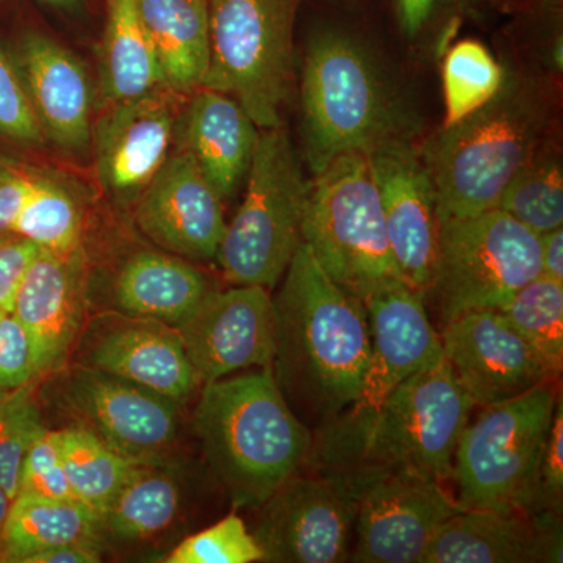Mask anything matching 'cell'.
Here are the masks:
<instances>
[{
  "label": "cell",
  "instance_id": "1",
  "mask_svg": "<svg viewBox=\"0 0 563 563\" xmlns=\"http://www.w3.org/2000/svg\"><path fill=\"white\" fill-rule=\"evenodd\" d=\"M473 407L443 354L380 406L347 409L320 426L306 463L342 488L390 474L443 484Z\"/></svg>",
  "mask_w": 563,
  "mask_h": 563
},
{
  "label": "cell",
  "instance_id": "2",
  "mask_svg": "<svg viewBox=\"0 0 563 563\" xmlns=\"http://www.w3.org/2000/svg\"><path fill=\"white\" fill-rule=\"evenodd\" d=\"M273 303L274 377L296 417L318 429L361 398L372 357L365 303L322 272L306 243Z\"/></svg>",
  "mask_w": 563,
  "mask_h": 563
},
{
  "label": "cell",
  "instance_id": "3",
  "mask_svg": "<svg viewBox=\"0 0 563 563\" xmlns=\"http://www.w3.org/2000/svg\"><path fill=\"white\" fill-rule=\"evenodd\" d=\"M301 110L303 158L313 176L344 154L415 141L421 131L379 55L340 29H320L307 43Z\"/></svg>",
  "mask_w": 563,
  "mask_h": 563
},
{
  "label": "cell",
  "instance_id": "4",
  "mask_svg": "<svg viewBox=\"0 0 563 563\" xmlns=\"http://www.w3.org/2000/svg\"><path fill=\"white\" fill-rule=\"evenodd\" d=\"M550 95L531 74L507 68L492 101L421 147L437 192V218L498 209L507 185L553 135Z\"/></svg>",
  "mask_w": 563,
  "mask_h": 563
},
{
  "label": "cell",
  "instance_id": "5",
  "mask_svg": "<svg viewBox=\"0 0 563 563\" xmlns=\"http://www.w3.org/2000/svg\"><path fill=\"white\" fill-rule=\"evenodd\" d=\"M195 431L236 507H261L306 463L312 432L282 395L273 368L206 384Z\"/></svg>",
  "mask_w": 563,
  "mask_h": 563
},
{
  "label": "cell",
  "instance_id": "6",
  "mask_svg": "<svg viewBox=\"0 0 563 563\" xmlns=\"http://www.w3.org/2000/svg\"><path fill=\"white\" fill-rule=\"evenodd\" d=\"M302 243L322 272L362 302L406 284L393 258L368 158L361 152L335 158L309 181Z\"/></svg>",
  "mask_w": 563,
  "mask_h": 563
},
{
  "label": "cell",
  "instance_id": "7",
  "mask_svg": "<svg viewBox=\"0 0 563 563\" xmlns=\"http://www.w3.org/2000/svg\"><path fill=\"white\" fill-rule=\"evenodd\" d=\"M246 196L225 229L217 261L233 285L276 287L302 244L309 181L282 125L261 129Z\"/></svg>",
  "mask_w": 563,
  "mask_h": 563
},
{
  "label": "cell",
  "instance_id": "8",
  "mask_svg": "<svg viewBox=\"0 0 563 563\" xmlns=\"http://www.w3.org/2000/svg\"><path fill=\"white\" fill-rule=\"evenodd\" d=\"M301 0H209L210 63L202 87L235 99L258 129L282 125L292 87Z\"/></svg>",
  "mask_w": 563,
  "mask_h": 563
},
{
  "label": "cell",
  "instance_id": "9",
  "mask_svg": "<svg viewBox=\"0 0 563 563\" xmlns=\"http://www.w3.org/2000/svg\"><path fill=\"white\" fill-rule=\"evenodd\" d=\"M555 380L525 395L485 407L466 424L454 454L459 506L476 509H533L540 465L558 404Z\"/></svg>",
  "mask_w": 563,
  "mask_h": 563
},
{
  "label": "cell",
  "instance_id": "10",
  "mask_svg": "<svg viewBox=\"0 0 563 563\" xmlns=\"http://www.w3.org/2000/svg\"><path fill=\"white\" fill-rule=\"evenodd\" d=\"M540 274L539 233L506 211L442 218L424 302H432L443 328L470 310L498 309Z\"/></svg>",
  "mask_w": 563,
  "mask_h": 563
},
{
  "label": "cell",
  "instance_id": "11",
  "mask_svg": "<svg viewBox=\"0 0 563 563\" xmlns=\"http://www.w3.org/2000/svg\"><path fill=\"white\" fill-rule=\"evenodd\" d=\"M343 490L357 506L351 562L421 563L442 526L463 510L443 484L401 474Z\"/></svg>",
  "mask_w": 563,
  "mask_h": 563
},
{
  "label": "cell",
  "instance_id": "12",
  "mask_svg": "<svg viewBox=\"0 0 563 563\" xmlns=\"http://www.w3.org/2000/svg\"><path fill=\"white\" fill-rule=\"evenodd\" d=\"M254 537L262 562L350 561L355 506L350 493L328 477L295 474L262 504Z\"/></svg>",
  "mask_w": 563,
  "mask_h": 563
},
{
  "label": "cell",
  "instance_id": "13",
  "mask_svg": "<svg viewBox=\"0 0 563 563\" xmlns=\"http://www.w3.org/2000/svg\"><path fill=\"white\" fill-rule=\"evenodd\" d=\"M70 409L103 443L141 463H166L179 432V406L131 380L79 365L65 388Z\"/></svg>",
  "mask_w": 563,
  "mask_h": 563
},
{
  "label": "cell",
  "instance_id": "14",
  "mask_svg": "<svg viewBox=\"0 0 563 563\" xmlns=\"http://www.w3.org/2000/svg\"><path fill=\"white\" fill-rule=\"evenodd\" d=\"M440 339L463 390L484 409L558 377L536 347L493 309L459 314L443 325Z\"/></svg>",
  "mask_w": 563,
  "mask_h": 563
},
{
  "label": "cell",
  "instance_id": "15",
  "mask_svg": "<svg viewBox=\"0 0 563 563\" xmlns=\"http://www.w3.org/2000/svg\"><path fill=\"white\" fill-rule=\"evenodd\" d=\"M177 331L201 383H214L242 369L273 366L274 303L268 288L261 285L211 291Z\"/></svg>",
  "mask_w": 563,
  "mask_h": 563
},
{
  "label": "cell",
  "instance_id": "16",
  "mask_svg": "<svg viewBox=\"0 0 563 563\" xmlns=\"http://www.w3.org/2000/svg\"><path fill=\"white\" fill-rule=\"evenodd\" d=\"M383 203L388 242L402 280L424 296L437 252V192L415 141H398L366 154Z\"/></svg>",
  "mask_w": 563,
  "mask_h": 563
},
{
  "label": "cell",
  "instance_id": "17",
  "mask_svg": "<svg viewBox=\"0 0 563 563\" xmlns=\"http://www.w3.org/2000/svg\"><path fill=\"white\" fill-rule=\"evenodd\" d=\"M140 231L177 257L217 258L228 222L222 199L187 150L169 155L136 199Z\"/></svg>",
  "mask_w": 563,
  "mask_h": 563
},
{
  "label": "cell",
  "instance_id": "18",
  "mask_svg": "<svg viewBox=\"0 0 563 563\" xmlns=\"http://www.w3.org/2000/svg\"><path fill=\"white\" fill-rule=\"evenodd\" d=\"M81 363L184 404L201 384L179 331L163 322L102 314L81 340Z\"/></svg>",
  "mask_w": 563,
  "mask_h": 563
},
{
  "label": "cell",
  "instance_id": "19",
  "mask_svg": "<svg viewBox=\"0 0 563 563\" xmlns=\"http://www.w3.org/2000/svg\"><path fill=\"white\" fill-rule=\"evenodd\" d=\"M166 88L109 106L92 122L96 169L103 190L120 201L139 199L169 157L174 109Z\"/></svg>",
  "mask_w": 563,
  "mask_h": 563
},
{
  "label": "cell",
  "instance_id": "20",
  "mask_svg": "<svg viewBox=\"0 0 563 563\" xmlns=\"http://www.w3.org/2000/svg\"><path fill=\"white\" fill-rule=\"evenodd\" d=\"M561 515L544 510L476 509L451 517L421 563L562 562Z\"/></svg>",
  "mask_w": 563,
  "mask_h": 563
},
{
  "label": "cell",
  "instance_id": "21",
  "mask_svg": "<svg viewBox=\"0 0 563 563\" xmlns=\"http://www.w3.org/2000/svg\"><path fill=\"white\" fill-rule=\"evenodd\" d=\"M11 313L31 335L38 376L63 368L84 328V247L69 254L40 250Z\"/></svg>",
  "mask_w": 563,
  "mask_h": 563
},
{
  "label": "cell",
  "instance_id": "22",
  "mask_svg": "<svg viewBox=\"0 0 563 563\" xmlns=\"http://www.w3.org/2000/svg\"><path fill=\"white\" fill-rule=\"evenodd\" d=\"M372 357L361 398L350 409H374L404 380L443 357L424 296L396 284L366 299Z\"/></svg>",
  "mask_w": 563,
  "mask_h": 563
},
{
  "label": "cell",
  "instance_id": "23",
  "mask_svg": "<svg viewBox=\"0 0 563 563\" xmlns=\"http://www.w3.org/2000/svg\"><path fill=\"white\" fill-rule=\"evenodd\" d=\"M16 66L44 136L63 151L87 150L95 91L84 62L57 40L29 32L22 36Z\"/></svg>",
  "mask_w": 563,
  "mask_h": 563
},
{
  "label": "cell",
  "instance_id": "24",
  "mask_svg": "<svg viewBox=\"0 0 563 563\" xmlns=\"http://www.w3.org/2000/svg\"><path fill=\"white\" fill-rule=\"evenodd\" d=\"M185 150L222 201L232 198L250 173L261 129L235 99L199 88L185 114Z\"/></svg>",
  "mask_w": 563,
  "mask_h": 563
},
{
  "label": "cell",
  "instance_id": "25",
  "mask_svg": "<svg viewBox=\"0 0 563 563\" xmlns=\"http://www.w3.org/2000/svg\"><path fill=\"white\" fill-rule=\"evenodd\" d=\"M213 291L209 277L184 258L140 251L114 279V302L121 313L179 329Z\"/></svg>",
  "mask_w": 563,
  "mask_h": 563
},
{
  "label": "cell",
  "instance_id": "26",
  "mask_svg": "<svg viewBox=\"0 0 563 563\" xmlns=\"http://www.w3.org/2000/svg\"><path fill=\"white\" fill-rule=\"evenodd\" d=\"M136 5L157 52L166 90L198 91L210 63L209 0H136Z\"/></svg>",
  "mask_w": 563,
  "mask_h": 563
},
{
  "label": "cell",
  "instance_id": "27",
  "mask_svg": "<svg viewBox=\"0 0 563 563\" xmlns=\"http://www.w3.org/2000/svg\"><path fill=\"white\" fill-rule=\"evenodd\" d=\"M99 51V91L107 106L165 88L161 62L136 0H106Z\"/></svg>",
  "mask_w": 563,
  "mask_h": 563
},
{
  "label": "cell",
  "instance_id": "28",
  "mask_svg": "<svg viewBox=\"0 0 563 563\" xmlns=\"http://www.w3.org/2000/svg\"><path fill=\"white\" fill-rule=\"evenodd\" d=\"M101 531V517L85 504L16 495L3 525L0 562L22 563L58 544H98Z\"/></svg>",
  "mask_w": 563,
  "mask_h": 563
},
{
  "label": "cell",
  "instance_id": "29",
  "mask_svg": "<svg viewBox=\"0 0 563 563\" xmlns=\"http://www.w3.org/2000/svg\"><path fill=\"white\" fill-rule=\"evenodd\" d=\"M181 490L168 463H141L101 515L102 529L122 540L157 536L176 521Z\"/></svg>",
  "mask_w": 563,
  "mask_h": 563
},
{
  "label": "cell",
  "instance_id": "30",
  "mask_svg": "<svg viewBox=\"0 0 563 563\" xmlns=\"http://www.w3.org/2000/svg\"><path fill=\"white\" fill-rule=\"evenodd\" d=\"M57 435L74 495L101 517L141 462L117 453L87 426L66 428Z\"/></svg>",
  "mask_w": 563,
  "mask_h": 563
},
{
  "label": "cell",
  "instance_id": "31",
  "mask_svg": "<svg viewBox=\"0 0 563 563\" xmlns=\"http://www.w3.org/2000/svg\"><path fill=\"white\" fill-rule=\"evenodd\" d=\"M498 209L539 235L562 228V151L554 133L507 185Z\"/></svg>",
  "mask_w": 563,
  "mask_h": 563
},
{
  "label": "cell",
  "instance_id": "32",
  "mask_svg": "<svg viewBox=\"0 0 563 563\" xmlns=\"http://www.w3.org/2000/svg\"><path fill=\"white\" fill-rule=\"evenodd\" d=\"M81 224L80 203L74 192L54 176L32 173L31 187L11 232L40 250L69 254L81 246Z\"/></svg>",
  "mask_w": 563,
  "mask_h": 563
},
{
  "label": "cell",
  "instance_id": "33",
  "mask_svg": "<svg viewBox=\"0 0 563 563\" xmlns=\"http://www.w3.org/2000/svg\"><path fill=\"white\" fill-rule=\"evenodd\" d=\"M506 79V66L483 43L463 40L443 58L444 121L457 124L495 98Z\"/></svg>",
  "mask_w": 563,
  "mask_h": 563
},
{
  "label": "cell",
  "instance_id": "34",
  "mask_svg": "<svg viewBox=\"0 0 563 563\" xmlns=\"http://www.w3.org/2000/svg\"><path fill=\"white\" fill-rule=\"evenodd\" d=\"M542 355L554 376L563 366V284L537 276L496 309Z\"/></svg>",
  "mask_w": 563,
  "mask_h": 563
},
{
  "label": "cell",
  "instance_id": "35",
  "mask_svg": "<svg viewBox=\"0 0 563 563\" xmlns=\"http://www.w3.org/2000/svg\"><path fill=\"white\" fill-rule=\"evenodd\" d=\"M46 431L32 383L0 396V487L11 499L18 495L22 459Z\"/></svg>",
  "mask_w": 563,
  "mask_h": 563
},
{
  "label": "cell",
  "instance_id": "36",
  "mask_svg": "<svg viewBox=\"0 0 563 563\" xmlns=\"http://www.w3.org/2000/svg\"><path fill=\"white\" fill-rule=\"evenodd\" d=\"M263 561L262 548L239 515L188 537L166 558L168 563H251Z\"/></svg>",
  "mask_w": 563,
  "mask_h": 563
},
{
  "label": "cell",
  "instance_id": "37",
  "mask_svg": "<svg viewBox=\"0 0 563 563\" xmlns=\"http://www.w3.org/2000/svg\"><path fill=\"white\" fill-rule=\"evenodd\" d=\"M18 495L40 498L79 501L70 488L65 463H63L57 431L47 429L29 448L21 463ZM80 503V501H79Z\"/></svg>",
  "mask_w": 563,
  "mask_h": 563
},
{
  "label": "cell",
  "instance_id": "38",
  "mask_svg": "<svg viewBox=\"0 0 563 563\" xmlns=\"http://www.w3.org/2000/svg\"><path fill=\"white\" fill-rule=\"evenodd\" d=\"M0 135L24 144H43V129L20 69L0 47Z\"/></svg>",
  "mask_w": 563,
  "mask_h": 563
},
{
  "label": "cell",
  "instance_id": "39",
  "mask_svg": "<svg viewBox=\"0 0 563 563\" xmlns=\"http://www.w3.org/2000/svg\"><path fill=\"white\" fill-rule=\"evenodd\" d=\"M35 377L31 335L13 313L0 312V388L16 390Z\"/></svg>",
  "mask_w": 563,
  "mask_h": 563
},
{
  "label": "cell",
  "instance_id": "40",
  "mask_svg": "<svg viewBox=\"0 0 563 563\" xmlns=\"http://www.w3.org/2000/svg\"><path fill=\"white\" fill-rule=\"evenodd\" d=\"M563 499V402L559 396L558 404L548 432L539 483H537V510L562 514Z\"/></svg>",
  "mask_w": 563,
  "mask_h": 563
},
{
  "label": "cell",
  "instance_id": "41",
  "mask_svg": "<svg viewBox=\"0 0 563 563\" xmlns=\"http://www.w3.org/2000/svg\"><path fill=\"white\" fill-rule=\"evenodd\" d=\"M38 252L35 243L16 233L0 236V312H13L21 282Z\"/></svg>",
  "mask_w": 563,
  "mask_h": 563
},
{
  "label": "cell",
  "instance_id": "42",
  "mask_svg": "<svg viewBox=\"0 0 563 563\" xmlns=\"http://www.w3.org/2000/svg\"><path fill=\"white\" fill-rule=\"evenodd\" d=\"M32 172L0 163V236L11 233L29 187Z\"/></svg>",
  "mask_w": 563,
  "mask_h": 563
},
{
  "label": "cell",
  "instance_id": "43",
  "mask_svg": "<svg viewBox=\"0 0 563 563\" xmlns=\"http://www.w3.org/2000/svg\"><path fill=\"white\" fill-rule=\"evenodd\" d=\"M439 0H393L396 21L404 38L417 40L431 24Z\"/></svg>",
  "mask_w": 563,
  "mask_h": 563
},
{
  "label": "cell",
  "instance_id": "44",
  "mask_svg": "<svg viewBox=\"0 0 563 563\" xmlns=\"http://www.w3.org/2000/svg\"><path fill=\"white\" fill-rule=\"evenodd\" d=\"M101 551L95 543H69L46 548L29 555L22 563H98Z\"/></svg>",
  "mask_w": 563,
  "mask_h": 563
},
{
  "label": "cell",
  "instance_id": "45",
  "mask_svg": "<svg viewBox=\"0 0 563 563\" xmlns=\"http://www.w3.org/2000/svg\"><path fill=\"white\" fill-rule=\"evenodd\" d=\"M540 255L542 274L559 284H563V229L540 235Z\"/></svg>",
  "mask_w": 563,
  "mask_h": 563
},
{
  "label": "cell",
  "instance_id": "46",
  "mask_svg": "<svg viewBox=\"0 0 563 563\" xmlns=\"http://www.w3.org/2000/svg\"><path fill=\"white\" fill-rule=\"evenodd\" d=\"M51 9L65 11V13H77L84 5V0H40Z\"/></svg>",
  "mask_w": 563,
  "mask_h": 563
},
{
  "label": "cell",
  "instance_id": "47",
  "mask_svg": "<svg viewBox=\"0 0 563 563\" xmlns=\"http://www.w3.org/2000/svg\"><path fill=\"white\" fill-rule=\"evenodd\" d=\"M13 499L7 495V492L0 487V550H2V531L3 525H5L7 514H9L10 504Z\"/></svg>",
  "mask_w": 563,
  "mask_h": 563
},
{
  "label": "cell",
  "instance_id": "48",
  "mask_svg": "<svg viewBox=\"0 0 563 563\" xmlns=\"http://www.w3.org/2000/svg\"><path fill=\"white\" fill-rule=\"evenodd\" d=\"M465 2H468V3H477V2H481V0H465Z\"/></svg>",
  "mask_w": 563,
  "mask_h": 563
},
{
  "label": "cell",
  "instance_id": "49",
  "mask_svg": "<svg viewBox=\"0 0 563 563\" xmlns=\"http://www.w3.org/2000/svg\"><path fill=\"white\" fill-rule=\"evenodd\" d=\"M551 2H554V3H561L562 0H551Z\"/></svg>",
  "mask_w": 563,
  "mask_h": 563
},
{
  "label": "cell",
  "instance_id": "50",
  "mask_svg": "<svg viewBox=\"0 0 563 563\" xmlns=\"http://www.w3.org/2000/svg\"><path fill=\"white\" fill-rule=\"evenodd\" d=\"M3 393H7V391H3L2 388H0V396H2Z\"/></svg>",
  "mask_w": 563,
  "mask_h": 563
},
{
  "label": "cell",
  "instance_id": "51",
  "mask_svg": "<svg viewBox=\"0 0 563 563\" xmlns=\"http://www.w3.org/2000/svg\"><path fill=\"white\" fill-rule=\"evenodd\" d=\"M0 2H2V0H0Z\"/></svg>",
  "mask_w": 563,
  "mask_h": 563
}]
</instances>
